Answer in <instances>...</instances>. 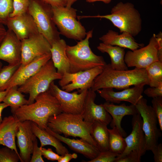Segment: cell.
Instances as JSON below:
<instances>
[{"instance_id":"cell-1","label":"cell","mask_w":162,"mask_h":162,"mask_svg":"<svg viewBox=\"0 0 162 162\" xmlns=\"http://www.w3.org/2000/svg\"><path fill=\"white\" fill-rule=\"evenodd\" d=\"M62 112L58 101L48 89L38 94L33 103L22 106L12 114L18 121H30L45 130L49 118Z\"/></svg>"},{"instance_id":"cell-2","label":"cell","mask_w":162,"mask_h":162,"mask_svg":"<svg viewBox=\"0 0 162 162\" xmlns=\"http://www.w3.org/2000/svg\"><path fill=\"white\" fill-rule=\"evenodd\" d=\"M146 85H148V81L145 68L117 70L108 64L104 66L101 73L94 79L91 88L95 92L104 88L122 89L132 86Z\"/></svg>"},{"instance_id":"cell-3","label":"cell","mask_w":162,"mask_h":162,"mask_svg":"<svg viewBox=\"0 0 162 162\" xmlns=\"http://www.w3.org/2000/svg\"><path fill=\"white\" fill-rule=\"evenodd\" d=\"M77 18L78 19L88 18L107 19L119 29L121 33L126 32L133 37L138 35L142 28V20L140 14L134 5L130 2L118 3L112 8L110 14L78 16Z\"/></svg>"},{"instance_id":"cell-4","label":"cell","mask_w":162,"mask_h":162,"mask_svg":"<svg viewBox=\"0 0 162 162\" xmlns=\"http://www.w3.org/2000/svg\"><path fill=\"white\" fill-rule=\"evenodd\" d=\"M47 125L55 133L63 134L66 137H79L97 147L90 134V126L84 121L82 115L62 112L50 117Z\"/></svg>"},{"instance_id":"cell-5","label":"cell","mask_w":162,"mask_h":162,"mask_svg":"<svg viewBox=\"0 0 162 162\" xmlns=\"http://www.w3.org/2000/svg\"><path fill=\"white\" fill-rule=\"evenodd\" d=\"M93 30L87 32L85 38L73 46L67 45L66 53L70 66V73H74L90 69L106 63L103 56L95 54L89 46L92 37Z\"/></svg>"},{"instance_id":"cell-6","label":"cell","mask_w":162,"mask_h":162,"mask_svg":"<svg viewBox=\"0 0 162 162\" xmlns=\"http://www.w3.org/2000/svg\"><path fill=\"white\" fill-rule=\"evenodd\" d=\"M62 77L51 59L34 75L18 87V89L22 93L29 94L28 104H30L34 102L38 94L48 90L52 82L60 80Z\"/></svg>"},{"instance_id":"cell-7","label":"cell","mask_w":162,"mask_h":162,"mask_svg":"<svg viewBox=\"0 0 162 162\" xmlns=\"http://www.w3.org/2000/svg\"><path fill=\"white\" fill-rule=\"evenodd\" d=\"M52 7L53 20L60 34L68 38L79 41L85 38L86 29L77 20L76 9L66 6Z\"/></svg>"},{"instance_id":"cell-8","label":"cell","mask_w":162,"mask_h":162,"mask_svg":"<svg viewBox=\"0 0 162 162\" xmlns=\"http://www.w3.org/2000/svg\"><path fill=\"white\" fill-rule=\"evenodd\" d=\"M27 11L33 18L39 33L51 45L60 39L53 20L52 6L40 0H30Z\"/></svg>"},{"instance_id":"cell-9","label":"cell","mask_w":162,"mask_h":162,"mask_svg":"<svg viewBox=\"0 0 162 162\" xmlns=\"http://www.w3.org/2000/svg\"><path fill=\"white\" fill-rule=\"evenodd\" d=\"M162 34H154L148 44L133 51H128L125 54V62L128 67L146 68L153 63L159 61L158 53Z\"/></svg>"},{"instance_id":"cell-10","label":"cell","mask_w":162,"mask_h":162,"mask_svg":"<svg viewBox=\"0 0 162 162\" xmlns=\"http://www.w3.org/2000/svg\"><path fill=\"white\" fill-rule=\"evenodd\" d=\"M135 106L142 119V128L145 134L147 151L152 150L158 144L161 136L158 121L152 106L147 104V100L141 97Z\"/></svg>"},{"instance_id":"cell-11","label":"cell","mask_w":162,"mask_h":162,"mask_svg":"<svg viewBox=\"0 0 162 162\" xmlns=\"http://www.w3.org/2000/svg\"><path fill=\"white\" fill-rule=\"evenodd\" d=\"M104 66H99L90 69L74 73L66 72L58 82L61 89L70 92L78 90L79 93L91 88L94 80L102 72Z\"/></svg>"},{"instance_id":"cell-12","label":"cell","mask_w":162,"mask_h":162,"mask_svg":"<svg viewBox=\"0 0 162 162\" xmlns=\"http://www.w3.org/2000/svg\"><path fill=\"white\" fill-rule=\"evenodd\" d=\"M49 90L58 101L62 112L82 115L88 90H83L80 93L78 91L70 93L59 88L54 81L51 83Z\"/></svg>"},{"instance_id":"cell-13","label":"cell","mask_w":162,"mask_h":162,"mask_svg":"<svg viewBox=\"0 0 162 162\" xmlns=\"http://www.w3.org/2000/svg\"><path fill=\"white\" fill-rule=\"evenodd\" d=\"M21 41L22 65H25L38 57L51 54V45L40 33Z\"/></svg>"},{"instance_id":"cell-14","label":"cell","mask_w":162,"mask_h":162,"mask_svg":"<svg viewBox=\"0 0 162 162\" xmlns=\"http://www.w3.org/2000/svg\"><path fill=\"white\" fill-rule=\"evenodd\" d=\"M96 94L91 88L88 89L84 103L82 114L84 121L88 125L97 121L107 125L112 120L110 115L105 110L103 104H96L94 101Z\"/></svg>"},{"instance_id":"cell-15","label":"cell","mask_w":162,"mask_h":162,"mask_svg":"<svg viewBox=\"0 0 162 162\" xmlns=\"http://www.w3.org/2000/svg\"><path fill=\"white\" fill-rule=\"evenodd\" d=\"M132 130L124 138L126 146L121 154L117 157L123 156L132 151H136L144 155L147 151L145 136L142 128V119L139 113L133 116Z\"/></svg>"},{"instance_id":"cell-16","label":"cell","mask_w":162,"mask_h":162,"mask_svg":"<svg viewBox=\"0 0 162 162\" xmlns=\"http://www.w3.org/2000/svg\"><path fill=\"white\" fill-rule=\"evenodd\" d=\"M6 26L21 41L40 33L33 18L28 11L10 17Z\"/></svg>"},{"instance_id":"cell-17","label":"cell","mask_w":162,"mask_h":162,"mask_svg":"<svg viewBox=\"0 0 162 162\" xmlns=\"http://www.w3.org/2000/svg\"><path fill=\"white\" fill-rule=\"evenodd\" d=\"M51 54L38 57L28 64H20L7 84L5 90L14 86L19 87L36 73L41 68L51 59Z\"/></svg>"},{"instance_id":"cell-18","label":"cell","mask_w":162,"mask_h":162,"mask_svg":"<svg viewBox=\"0 0 162 162\" xmlns=\"http://www.w3.org/2000/svg\"><path fill=\"white\" fill-rule=\"evenodd\" d=\"M17 121L18 129L16 137L21 162H29L33 152L34 141L36 137L32 130L31 121Z\"/></svg>"},{"instance_id":"cell-19","label":"cell","mask_w":162,"mask_h":162,"mask_svg":"<svg viewBox=\"0 0 162 162\" xmlns=\"http://www.w3.org/2000/svg\"><path fill=\"white\" fill-rule=\"evenodd\" d=\"M21 41L11 30L8 29L0 45V60L9 64H21Z\"/></svg>"},{"instance_id":"cell-20","label":"cell","mask_w":162,"mask_h":162,"mask_svg":"<svg viewBox=\"0 0 162 162\" xmlns=\"http://www.w3.org/2000/svg\"><path fill=\"white\" fill-rule=\"evenodd\" d=\"M144 86H134L118 92H115L111 88H103L97 91L106 102L119 104L122 101L129 102L135 105L143 97Z\"/></svg>"},{"instance_id":"cell-21","label":"cell","mask_w":162,"mask_h":162,"mask_svg":"<svg viewBox=\"0 0 162 162\" xmlns=\"http://www.w3.org/2000/svg\"><path fill=\"white\" fill-rule=\"evenodd\" d=\"M103 105L112 118L110 123L111 128L116 127L123 136L125 137L127 134L122 127L121 122L123 118L126 116H133L139 113L135 105L132 104L127 105L125 103L116 105L113 103L107 102L104 103Z\"/></svg>"},{"instance_id":"cell-22","label":"cell","mask_w":162,"mask_h":162,"mask_svg":"<svg viewBox=\"0 0 162 162\" xmlns=\"http://www.w3.org/2000/svg\"><path fill=\"white\" fill-rule=\"evenodd\" d=\"M45 130L60 141L65 143L71 150L82 154L90 160L95 158L100 152L96 147L82 139L75 140L63 136L52 131L48 127Z\"/></svg>"},{"instance_id":"cell-23","label":"cell","mask_w":162,"mask_h":162,"mask_svg":"<svg viewBox=\"0 0 162 162\" xmlns=\"http://www.w3.org/2000/svg\"><path fill=\"white\" fill-rule=\"evenodd\" d=\"M18 129V121L13 115L5 117L0 124V145L14 150L20 156L15 143Z\"/></svg>"},{"instance_id":"cell-24","label":"cell","mask_w":162,"mask_h":162,"mask_svg":"<svg viewBox=\"0 0 162 162\" xmlns=\"http://www.w3.org/2000/svg\"><path fill=\"white\" fill-rule=\"evenodd\" d=\"M99 39L104 44L128 48L132 51L144 46L143 44L137 43L133 37L129 33L123 32L119 34L118 32L112 30H109Z\"/></svg>"},{"instance_id":"cell-25","label":"cell","mask_w":162,"mask_h":162,"mask_svg":"<svg viewBox=\"0 0 162 162\" xmlns=\"http://www.w3.org/2000/svg\"><path fill=\"white\" fill-rule=\"evenodd\" d=\"M67 45L63 39H60L51 45V59L58 73L62 76L65 73H70V66L66 53Z\"/></svg>"},{"instance_id":"cell-26","label":"cell","mask_w":162,"mask_h":162,"mask_svg":"<svg viewBox=\"0 0 162 162\" xmlns=\"http://www.w3.org/2000/svg\"><path fill=\"white\" fill-rule=\"evenodd\" d=\"M97 48L101 52L106 53L109 55L111 60L110 65L112 69L117 70H128L124 61L125 52L124 48L101 43Z\"/></svg>"},{"instance_id":"cell-27","label":"cell","mask_w":162,"mask_h":162,"mask_svg":"<svg viewBox=\"0 0 162 162\" xmlns=\"http://www.w3.org/2000/svg\"><path fill=\"white\" fill-rule=\"evenodd\" d=\"M31 125L33 133L40 142V147H43L46 145L51 146L55 148L57 153L62 156L69 153L68 149L56 137L45 130L40 128L34 122H32Z\"/></svg>"},{"instance_id":"cell-28","label":"cell","mask_w":162,"mask_h":162,"mask_svg":"<svg viewBox=\"0 0 162 162\" xmlns=\"http://www.w3.org/2000/svg\"><path fill=\"white\" fill-rule=\"evenodd\" d=\"M107 125L97 121L90 126V134L100 152L109 150V133Z\"/></svg>"},{"instance_id":"cell-29","label":"cell","mask_w":162,"mask_h":162,"mask_svg":"<svg viewBox=\"0 0 162 162\" xmlns=\"http://www.w3.org/2000/svg\"><path fill=\"white\" fill-rule=\"evenodd\" d=\"M18 87L14 86L8 89L2 102L10 107L12 113L18 108L28 104V100L18 90Z\"/></svg>"},{"instance_id":"cell-30","label":"cell","mask_w":162,"mask_h":162,"mask_svg":"<svg viewBox=\"0 0 162 162\" xmlns=\"http://www.w3.org/2000/svg\"><path fill=\"white\" fill-rule=\"evenodd\" d=\"M108 131L109 150L119 155L121 154L126 146L124 138L116 127L108 129Z\"/></svg>"},{"instance_id":"cell-31","label":"cell","mask_w":162,"mask_h":162,"mask_svg":"<svg viewBox=\"0 0 162 162\" xmlns=\"http://www.w3.org/2000/svg\"><path fill=\"white\" fill-rule=\"evenodd\" d=\"M148 85L155 87L162 85V62H155L145 68Z\"/></svg>"},{"instance_id":"cell-32","label":"cell","mask_w":162,"mask_h":162,"mask_svg":"<svg viewBox=\"0 0 162 162\" xmlns=\"http://www.w3.org/2000/svg\"><path fill=\"white\" fill-rule=\"evenodd\" d=\"M20 64H8L2 67L0 71V91L5 90L6 86Z\"/></svg>"},{"instance_id":"cell-33","label":"cell","mask_w":162,"mask_h":162,"mask_svg":"<svg viewBox=\"0 0 162 162\" xmlns=\"http://www.w3.org/2000/svg\"><path fill=\"white\" fill-rule=\"evenodd\" d=\"M13 0H0V22L6 25L13 11Z\"/></svg>"},{"instance_id":"cell-34","label":"cell","mask_w":162,"mask_h":162,"mask_svg":"<svg viewBox=\"0 0 162 162\" xmlns=\"http://www.w3.org/2000/svg\"><path fill=\"white\" fill-rule=\"evenodd\" d=\"M21 161L20 156L14 150L5 146L0 148V162H17Z\"/></svg>"},{"instance_id":"cell-35","label":"cell","mask_w":162,"mask_h":162,"mask_svg":"<svg viewBox=\"0 0 162 162\" xmlns=\"http://www.w3.org/2000/svg\"><path fill=\"white\" fill-rule=\"evenodd\" d=\"M30 0H13V11L10 17L20 15L27 12Z\"/></svg>"},{"instance_id":"cell-36","label":"cell","mask_w":162,"mask_h":162,"mask_svg":"<svg viewBox=\"0 0 162 162\" xmlns=\"http://www.w3.org/2000/svg\"><path fill=\"white\" fill-rule=\"evenodd\" d=\"M152 107L157 117L158 124L161 131L162 130V97L152 98Z\"/></svg>"},{"instance_id":"cell-37","label":"cell","mask_w":162,"mask_h":162,"mask_svg":"<svg viewBox=\"0 0 162 162\" xmlns=\"http://www.w3.org/2000/svg\"><path fill=\"white\" fill-rule=\"evenodd\" d=\"M118 154L114 153L110 150L100 152L94 158L88 162H115Z\"/></svg>"},{"instance_id":"cell-38","label":"cell","mask_w":162,"mask_h":162,"mask_svg":"<svg viewBox=\"0 0 162 162\" xmlns=\"http://www.w3.org/2000/svg\"><path fill=\"white\" fill-rule=\"evenodd\" d=\"M142 156L136 151H132L126 155L117 157L115 162H140Z\"/></svg>"},{"instance_id":"cell-39","label":"cell","mask_w":162,"mask_h":162,"mask_svg":"<svg viewBox=\"0 0 162 162\" xmlns=\"http://www.w3.org/2000/svg\"><path fill=\"white\" fill-rule=\"evenodd\" d=\"M36 137L34 142L33 149L31 155L30 162H44L40 147L38 146V141Z\"/></svg>"},{"instance_id":"cell-40","label":"cell","mask_w":162,"mask_h":162,"mask_svg":"<svg viewBox=\"0 0 162 162\" xmlns=\"http://www.w3.org/2000/svg\"><path fill=\"white\" fill-rule=\"evenodd\" d=\"M40 147L42 156L48 160L58 162L61 158L62 156L54 152L51 148H46Z\"/></svg>"},{"instance_id":"cell-41","label":"cell","mask_w":162,"mask_h":162,"mask_svg":"<svg viewBox=\"0 0 162 162\" xmlns=\"http://www.w3.org/2000/svg\"><path fill=\"white\" fill-rule=\"evenodd\" d=\"M143 92L148 97L152 98L162 97V85L157 87L148 88Z\"/></svg>"},{"instance_id":"cell-42","label":"cell","mask_w":162,"mask_h":162,"mask_svg":"<svg viewBox=\"0 0 162 162\" xmlns=\"http://www.w3.org/2000/svg\"><path fill=\"white\" fill-rule=\"evenodd\" d=\"M153 154L154 162H162V144H158L151 151Z\"/></svg>"},{"instance_id":"cell-43","label":"cell","mask_w":162,"mask_h":162,"mask_svg":"<svg viewBox=\"0 0 162 162\" xmlns=\"http://www.w3.org/2000/svg\"><path fill=\"white\" fill-rule=\"evenodd\" d=\"M52 6H66V0H40Z\"/></svg>"},{"instance_id":"cell-44","label":"cell","mask_w":162,"mask_h":162,"mask_svg":"<svg viewBox=\"0 0 162 162\" xmlns=\"http://www.w3.org/2000/svg\"><path fill=\"white\" fill-rule=\"evenodd\" d=\"M77 158V155L75 153L72 154L67 153L62 156L61 158L58 161V162H69L71 159H76Z\"/></svg>"},{"instance_id":"cell-45","label":"cell","mask_w":162,"mask_h":162,"mask_svg":"<svg viewBox=\"0 0 162 162\" xmlns=\"http://www.w3.org/2000/svg\"><path fill=\"white\" fill-rule=\"evenodd\" d=\"M7 31L4 25L0 22V45L6 34Z\"/></svg>"},{"instance_id":"cell-46","label":"cell","mask_w":162,"mask_h":162,"mask_svg":"<svg viewBox=\"0 0 162 162\" xmlns=\"http://www.w3.org/2000/svg\"><path fill=\"white\" fill-rule=\"evenodd\" d=\"M9 106L8 105L5 103H0V124L2 122L3 119L2 118V113L3 110L5 108Z\"/></svg>"},{"instance_id":"cell-47","label":"cell","mask_w":162,"mask_h":162,"mask_svg":"<svg viewBox=\"0 0 162 162\" xmlns=\"http://www.w3.org/2000/svg\"><path fill=\"white\" fill-rule=\"evenodd\" d=\"M8 89L4 91H0V103L3 102V99L7 93Z\"/></svg>"},{"instance_id":"cell-48","label":"cell","mask_w":162,"mask_h":162,"mask_svg":"<svg viewBox=\"0 0 162 162\" xmlns=\"http://www.w3.org/2000/svg\"><path fill=\"white\" fill-rule=\"evenodd\" d=\"M112 0H86V1L88 2L92 3L97 1H101L104 3L108 4Z\"/></svg>"},{"instance_id":"cell-49","label":"cell","mask_w":162,"mask_h":162,"mask_svg":"<svg viewBox=\"0 0 162 162\" xmlns=\"http://www.w3.org/2000/svg\"><path fill=\"white\" fill-rule=\"evenodd\" d=\"M78 0H66V6L68 7H71L73 4Z\"/></svg>"},{"instance_id":"cell-50","label":"cell","mask_w":162,"mask_h":162,"mask_svg":"<svg viewBox=\"0 0 162 162\" xmlns=\"http://www.w3.org/2000/svg\"><path fill=\"white\" fill-rule=\"evenodd\" d=\"M2 67V64L1 62L0 61V71Z\"/></svg>"}]
</instances>
